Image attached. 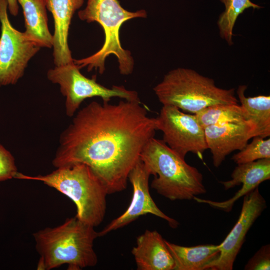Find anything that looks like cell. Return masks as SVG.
<instances>
[{"mask_svg": "<svg viewBox=\"0 0 270 270\" xmlns=\"http://www.w3.org/2000/svg\"><path fill=\"white\" fill-rule=\"evenodd\" d=\"M204 130L208 149L210 150L216 168L221 165L228 155L240 150L256 136V126L250 121L210 125Z\"/></svg>", "mask_w": 270, "mask_h": 270, "instance_id": "11", "label": "cell"}, {"mask_svg": "<svg viewBox=\"0 0 270 270\" xmlns=\"http://www.w3.org/2000/svg\"><path fill=\"white\" fill-rule=\"evenodd\" d=\"M204 128L214 124L249 121L246 113L238 104H219L208 106L194 114Z\"/></svg>", "mask_w": 270, "mask_h": 270, "instance_id": "18", "label": "cell"}, {"mask_svg": "<svg viewBox=\"0 0 270 270\" xmlns=\"http://www.w3.org/2000/svg\"><path fill=\"white\" fill-rule=\"evenodd\" d=\"M156 118L163 141L181 158L192 152L202 159L208 149L204 128L194 114L184 113L176 106H163Z\"/></svg>", "mask_w": 270, "mask_h": 270, "instance_id": "7", "label": "cell"}, {"mask_svg": "<svg viewBox=\"0 0 270 270\" xmlns=\"http://www.w3.org/2000/svg\"><path fill=\"white\" fill-rule=\"evenodd\" d=\"M21 6L26 38L40 48H51L53 36L48 28L46 0H17Z\"/></svg>", "mask_w": 270, "mask_h": 270, "instance_id": "15", "label": "cell"}, {"mask_svg": "<svg viewBox=\"0 0 270 270\" xmlns=\"http://www.w3.org/2000/svg\"><path fill=\"white\" fill-rule=\"evenodd\" d=\"M14 178L42 182L69 198L76 204V216L94 227L103 221L106 190L91 168L76 163L56 168L46 175L30 176L18 172Z\"/></svg>", "mask_w": 270, "mask_h": 270, "instance_id": "4", "label": "cell"}, {"mask_svg": "<svg viewBox=\"0 0 270 270\" xmlns=\"http://www.w3.org/2000/svg\"><path fill=\"white\" fill-rule=\"evenodd\" d=\"M270 179V158H263L254 162L238 164L231 174V179L220 182L226 190L242 184V186L229 200L218 202L204 200L194 196V200L199 203L208 204L210 206L230 212L235 202L254 190L263 182Z\"/></svg>", "mask_w": 270, "mask_h": 270, "instance_id": "12", "label": "cell"}, {"mask_svg": "<svg viewBox=\"0 0 270 270\" xmlns=\"http://www.w3.org/2000/svg\"><path fill=\"white\" fill-rule=\"evenodd\" d=\"M18 172L14 156L0 144V182L14 178Z\"/></svg>", "mask_w": 270, "mask_h": 270, "instance_id": "21", "label": "cell"}, {"mask_svg": "<svg viewBox=\"0 0 270 270\" xmlns=\"http://www.w3.org/2000/svg\"><path fill=\"white\" fill-rule=\"evenodd\" d=\"M132 254L138 270H174V260L165 240L156 230H146L139 236Z\"/></svg>", "mask_w": 270, "mask_h": 270, "instance_id": "14", "label": "cell"}, {"mask_svg": "<svg viewBox=\"0 0 270 270\" xmlns=\"http://www.w3.org/2000/svg\"><path fill=\"white\" fill-rule=\"evenodd\" d=\"M8 9L12 16H16L18 12V5L17 0H7Z\"/></svg>", "mask_w": 270, "mask_h": 270, "instance_id": "23", "label": "cell"}, {"mask_svg": "<svg viewBox=\"0 0 270 270\" xmlns=\"http://www.w3.org/2000/svg\"><path fill=\"white\" fill-rule=\"evenodd\" d=\"M7 0H0V87L16 84L40 48L12 25Z\"/></svg>", "mask_w": 270, "mask_h": 270, "instance_id": "8", "label": "cell"}, {"mask_svg": "<svg viewBox=\"0 0 270 270\" xmlns=\"http://www.w3.org/2000/svg\"><path fill=\"white\" fill-rule=\"evenodd\" d=\"M154 90L163 106H176L194 114L210 106L238 102L234 88H220L213 79L186 68L168 72Z\"/></svg>", "mask_w": 270, "mask_h": 270, "instance_id": "5", "label": "cell"}, {"mask_svg": "<svg viewBox=\"0 0 270 270\" xmlns=\"http://www.w3.org/2000/svg\"><path fill=\"white\" fill-rule=\"evenodd\" d=\"M150 175L144 164L140 160L128 174V180L133 189L132 196L128 207L122 214L98 232V236H102L112 230L124 227L140 216L148 214L164 220L172 228L178 226V222L160 210L151 197L148 184Z\"/></svg>", "mask_w": 270, "mask_h": 270, "instance_id": "9", "label": "cell"}, {"mask_svg": "<svg viewBox=\"0 0 270 270\" xmlns=\"http://www.w3.org/2000/svg\"><path fill=\"white\" fill-rule=\"evenodd\" d=\"M140 160L154 176L151 187L170 200H192L206 192L202 173L162 140L150 139L142 150Z\"/></svg>", "mask_w": 270, "mask_h": 270, "instance_id": "3", "label": "cell"}, {"mask_svg": "<svg viewBox=\"0 0 270 270\" xmlns=\"http://www.w3.org/2000/svg\"><path fill=\"white\" fill-rule=\"evenodd\" d=\"M47 77L52 83L59 84L61 93L66 97V114L70 117L74 114L82 102L88 98L98 96L106 102H109L114 97L128 100H140L134 90H126L122 86L107 88L96 82V76L92 78L84 76L74 60L49 70Z\"/></svg>", "mask_w": 270, "mask_h": 270, "instance_id": "6", "label": "cell"}, {"mask_svg": "<svg viewBox=\"0 0 270 270\" xmlns=\"http://www.w3.org/2000/svg\"><path fill=\"white\" fill-rule=\"evenodd\" d=\"M266 202L258 187L244 196L238 218L224 240L218 244V259L212 264V270H232L237 255L248 231L266 208Z\"/></svg>", "mask_w": 270, "mask_h": 270, "instance_id": "10", "label": "cell"}, {"mask_svg": "<svg viewBox=\"0 0 270 270\" xmlns=\"http://www.w3.org/2000/svg\"><path fill=\"white\" fill-rule=\"evenodd\" d=\"M84 0H46L47 9L52 13L54 24L53 58L56 66L73 62L68 45V35L72 18Z\"/></svg>", "mask_w": 270, "mask_h": 270, "instance_id": "13", "label": "cell"}, {"mask_svg": "<svg viewBox=\"0 0 270 270\" xmlns=\"http://www.w3.org/2000/svg\"><path fill=\"white\" fill-rule=\"evenodd\" d=\"M225 7L218 20L220 35L229 45L232 44L233 28L238 16L246 9H259L261 6L250 0H220Z\"/></svg>", "mask_w": 270, "mask_h": 270, "instance_id": "19", "label": "cell"}, {"mask_svg": "<svg viewBox=\"0 0 270 270\" xmlns=\"http://www.w3.org/2000/svg\"><path fill=\"white\" fill-rule=\"evenodd\" d=\"M252 142L247 144L239 152L234 154L232 160L237 164L254 162L263 158H270V139L259 136L252 138Z\"/></svg>", "mask_w": 270, "mask_h": 270, "instance_id": "20", "label": "cell"}, {"mask_svg": "<svg viewBox=\"0 0 270 270\" xmlns=\"http://www.w3.org/2000/svg\"><path fill=\"white\" fill-rule=\"evenodd\" d=\"M165 242L174 260V270H210L220 253L218 244L184 246Z\"/></svg>", "mask_w": 270, "mask_h": 270, "instance_id": "16", "label": "cell"}, {"mask_svg": "<svg viewBox=\"0 0 270 270\" xmlns=\"http://www.w3.org/2000/svg\"><path fill=\"white\" fill-rule=\"evenodd\" d=\"M156 122L140 100L116 104L93 101L78 112L61 134L52 164L58 168L86 164L108 194L122 192L142 150L154 137Z\"/></svg>", "mask_w": 270, "mask_h": 270, "instance_id": "1", "label": "cell"}, {"mask_svg": "<svg viewBox=\"0 0 270 270\" xmlns=\"http://www.w3.org/2000/svg\"><path fill=\"white\" fill-rule=\"evenodd\" d=\"M94 228L75 216L57 226L34 232L36 248L40 256L37 269L50 270L67 264L68 270H80L96 266L94 242L98 233Z\"/></svg>", "mask_w": 270, "mask_h": 270, "instance_id": "2", "label": "cell"}, {"mask_svg": "<svg viewBox=\"0 0 270 270\" xmlns=\"http://www.w3.org/2000/svg\"><path fill=\"white\" fill-rule=\"evenodd\" d=\"M246 270H269L270 269V245L262 246L244 266Z\"/></svg>", "mask_w": 270, "mask_h": 270, "instance_id": "22", "label": "cell"}, {"mask_svg": "<svg viewBox=\"0 0 270 270\" xmlns=\"http://www.w3.org/2000/svg\"><path fill=\"white\" fill-rule=\"evenodd\" d=\"M247 86H240L236 94L240 106L244 110L248 120L256 126V136L266 138L270 136V96L260 95L246 97Z\"/></svg>", "mask_w": 270, "mask_h": 270, "instance_id": "17", "label": "cell"}]
</instances>
